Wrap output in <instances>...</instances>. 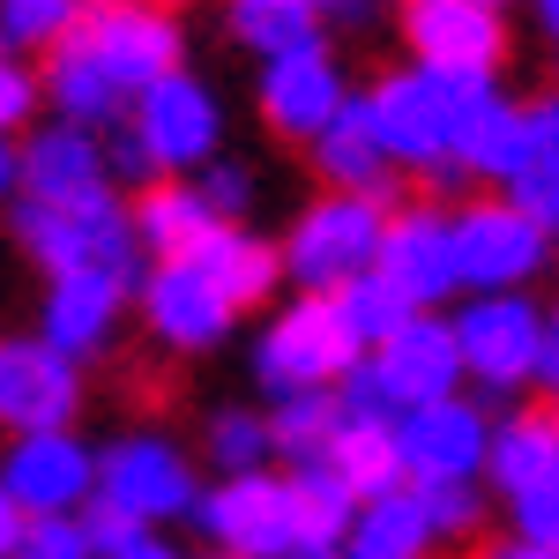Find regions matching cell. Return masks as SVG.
<instances>
[{
	"mask_svg": "<svg viewBox=\"0 0 559 559\" xmlns=\"http://www.w3.org/2000/svg\"><path fill=\"white\" fill-rule=\"evenodd\" d=\"M403 45L418 52V68L492 75L508 52V23H500V8H477V0H403Z\"/></svg>",
	"mask_w": 559,
	"mask_h": 559,
	"instance_id": "cell-8",
	"label": "cell"
},
{
	"mask_svg": "<svg viewBox=\"0 0 559 559\" xmlns=\"http://www.w3.org/2000/svg\"><path fill=\"white\" fill-rule=\"evenodd\" d=\"M381 269L388 284H403L418 306H440L455 284H463V254H455V216L440 210H403L388 216V239H381Z\"/></svg>",
	"mask_w": 559,
	"mask_h": 559,
	"instance_id": "cell-13",
	"label": "cell"
},
{
	"mask_svg": "<svg viewBox=\"0 0 559 559\" xmlns=\"http://www.w3.org/2000/svg\"><path fill=\"white\" fill-rule=\"evenodd\" d=\"M75 522H83V537H90V552H97V559H120V552H134V545L150 537V522L128 515V508H120V500H105V492H97Z\"/></svg>",
	"mask_w": 559,
	"mask_h": 559,
	"instance_id": "cell-35",
	"label": "cell"
},
{
	"mask_svg": "<svg viewBox=\"0 0 559 559\" xmlns=\"http://www.w3.org/2000/svg\"><path fill=\"white\" fill-rule=\"evenodd\" d=\"M60 45L90 52V60L128 90V97H142L150 83L179 75V31H173L165 8H134V0H120V8H90Z\"/></svg>",
	"mask_w": 559,
	"mask_h": 559,
	"instance_id": "cell-4",
	"label": "cell"
},
{
	"mask_svg": "<svg viewBox=\"0 0 559 559\" xmlns=\"http://www.w3.org/2000/svg\"><path fill=\"white\" fill-rule=\"evenodd\" d=\"M216 224H224V216H216L194 187H150L142 210H134V231H142V247L157 261H194L216 239Z\"/></svg>",
	"mask_w": 559,
	"mask_h": 559,
	"instance_id": "cell-22",
	"label": "cell"
},
{
	"mask_svg": "<svg viewBox=\"0 0 559 559\" xmlns=\"http://www.w3.org/2000/svg\"><path fill=\"white\" fill-rule=\"evenodd\" d=\"M515 537H522V545H552V552H559V477L515 500Z\"/></svg>",
	"mask_w": 559,
	"mask_h": 559,
	"instance_id": "cell-38",
	"label": "cell"
},
{
	"mask_svg": "<svg viewBox=\"0 0 559 559\" xmlns=\"http://www.w3.org/2000/svg\"><path fill=\"white\" fill-rule=\"evenodd\" d=\"M537 373L559 388V313H552V329H545V366H537Z\"/></svg>",
	"mask_w": 559,
	"mask_h": 559,
	"instance_id": "cell-42",
	"label": "cell"
},
{
	"mask_svg": "<svg viewBox=\"0 0 559 559\" xmlns=\"http://www.w3.org/2000/svg\"><path fill=\"white\" fill-rule=\"evenodd\" d=\"M522 165H530V112H515L508 97L485 112L463 142V173L471 179H500V187H515Z\"/></svg>",
	"mask_w": 559,
	"mask_h": 559,
	"instance_id": "cell-31",
	"label": "cell"
},
{
	"mask_svg": "<svg viewBox=\"0 0 559 559\" xmlns=\"http://www.w3.org/2000/svg\"><path fill=\"white\" fill-rule=\"evenodd\" d=\"M269 448H276V432L261 426V418H247V411H224V418L210 426V463L224 477H254Z\"/></svg>",
	"mask_w": 559,
	"mask_h": 559,
	"instance_id": "cell-33",
	"label": "cell"
},
{
	"mask_svg": "<svg viewBox=\"0 0 559 559\" xmlns=\"http://www.w3.org/2000/svg\"><path fill=\"white\" fill-rule=\"evenodd\" d=\"M97 8H120V0H97Z\"/></svg>",
	"mask_w": 559,
	"mask_h": 559,
	"instance_id": "cell-48",
	"label": "cell"
},
{
	"mask_svg": "<svg viewBox=\"0 0 559 559\" xmlns=\"http://www.w3.org/2000/svg\"><path fill=\"white\" fill-rule=\"evenodd\" d=\"M224 559H231V552H224Z\"/></svg>",
	"mask_w": 559,
	"mask_h": 559,
	"instance_id": "cell-49",
	"label": "cell"
},
{
	"mask_svg": "<svg viewBox=\"0 0 559 559\" xmlns=\"http://www.w3.org/2000/svg\"><path fill=\"white\" fill-rule=\"evenodd\" d=\"M45 90H52V105L68 112V128H112V112H120V97H128V90L112 83L90 52H75V45H52Z\"/></svg>",
	"mask_w": 559,
	"mask_h": 559,
	"instance_id": "cell-27",
	"label": "cell"
},
{
	"mask_svg": "<svg viewBox=\"0 0 559 559\" xmlns=\"http://www.w3.org/2000/svg\"><path fill=\"white\" fill-rule=\"evenodd\" d=\"M500 559H559V552H552V545H508Z\"/></svg>",
	"mask_w": 559,
	"mask_h": 559,
	"instance_id": "cell-44",
	"label": "cell"
},
{
	"mask_svg": "<svg viewBox=\"0 0 559 559\" xmlns=\"http://www.w3.org/2000/svg\"><path fill=\"white\" fill-rule=\"evenodd\" d=\"M508 202H522L537 224H559V97L530 105V165L508 187Z\"/></svg>",
	"mask_w": 559,
	"mask_h": 559,
	"instance_id": "cell-32",
	"label": "cell"
},
{
	"mask_svg": "<svg viewBox=\"0 0 559 559\" xmlns=\"http://www.w3.org/2000/svg\"><path fill=\"white\" fill-rule=\"evenodd\" d=\"M120 559H179L173 545H157V537H142V545H134V552H120Z\"/></svg>",
	"mask_w": 559,
	"mask_h": 559,
	"instance_id": "cell-43",
	"label": "cell"
},
{
	"mask_svg": "<svg viewBox=\"0 0 559 559\" xmlns=\"http://www.w3.org/2000/svg\"><path fill=\"white\" fill-rule=\"evenodd\" d=\"M477 8H515V0H477Z\"/></svg>",
	"mask_w": 559,
	"mask_h": 559,
	"instance_id": "cell-47",
	"label": "cell"
},
{
	"mask_svg": "<svg viewBox=\"0 0 559 559\" xmlns=\"http://www.w3.org/2000/svg\"><path fill=\"white\" fill-rule=\"evenodd\" d=\"M97 492L105 500H120L128 515L142 522H165V515H194V471H187V455L165 448V440H112L105 455H97Z\"/></svg>",
	"mask_w": 559,
	"mask_h": 559,
	"instance_id": "cell-9",
	"label": "cell"
},
{
	"mask_svg": "<svg viewBox=\"0 0 559 559\" xmlns=\"http://www.w3.org/2000/svg\"><path fill=\"white\" fill-rule=\"evenodd\" d=\"M373 366H381V381L395 388L403 418H411L418 403H448V395H455V373H471V366H463V336H455V321H432V313H418L395 344L373 350Z\"/></svg>",
	"mask_w": 559,
	"mask_h": 559,
	"instance_id": "cell-15",
	"label": "cell"
},
{
	"mask_svg": "<svg viewBox=\"0 0 559 559\" xmlns=\"http://www.w3.org/2000/svg\"><path fill=\"white\" fill-rule=\"evenodd\" d=\"M31 105H38V83H31L23 68H0V120H8V128H23V120H31Z\"/></svg>",
	"mask_w": 559,
	"mask_h": 559,
	"instance_id": "cell-41",
	"label": "cell"
},
{
	"mask_svg": "<svg viewBox=\"0 0 559 559\" xmlns=\"http://www.w3.org/2000/svg\"><path fill=\"white\" fill-rule=\"evenodd\" d=\"M552 411H559V403H552Z\"/></svg>",
	"mask_w": 559,
	"mask_h": 559,
	"instance_id": "cell-50",
	"label": "cell"
},
{
	"mask_svg": "<svg viewBox=\"0 0 559 559\" xmlns=\"http://www.w3.org/2000/svg\"><path fill=\"white\" fill-rule=\"evenodd\" d=\"M105 150L90 142V128H45L23 142V202H83L105 187Z\"/></svg>",
	"mask_w": 559,
	"mask_h": 559,
	"instance_id": "cell-20",
	"label": "cell"
},
{
	"mask_svg": "<svg viewBox=\"0 0 559 559\" xmlns=\"http://www.w3.org/2000/svg\"><path fill=\"white\" fill-rule=\"evenodd\" d=\"M381 239H388V216L381 202H358V194H329L292 224L284 239V269L299 276L306 292H344L350 276H366L381 261Z\"/></svg>",
	"mask_w": 559,
	"mask_h": 559,
	"instance_id": "cell-3",
	"label": "cell"
},
{
	"mask_svg": "<svg viewBox=\"0 0 559 559\" xmlns=\"http://www.w3.org/2000/svg\"><path fill=\"white\" fill-rule=\"evenodd\" d=\"M418 500H426L432 537H463V530H477V485L471 477H426Z\"/></svg>",
	"mask_w": 559,
	"mask_h": 559,
	"instance_id": "cell-36",
	"label": "cell"
},
{
	"mask_svg": "<svg viewBox=\"0 0 559 559\" xmlns=\"http://www.w3.org/2000/svg\"><path fill=\"white\" fill-rule=\"evenodd\" d=\"M75 403H83V373H75V358L68 350L38 344H8L0 350V418L23 432H60L75 418Z\"/></svg>",
	"mask_w": 559,
	"mask_h": 559,
	"instance_id": "cell-10",
	"label": "cell"
},
{
	"mask_svg": "<svg viewBox=\"0 0 559 559\" xmlns=\"http://www.w3.org/2000/svg\"><path fill=\"white\" fill-rule=\"evenodd\" d=\"M269 432H276V448H284L292 463H321V455L336 448V432H344V395H336V388H299V395H276Z\"/></svg>",
	"mask_w": 559,
	"mask_h": 559,
	"instance_id": "cell-28",
	"label": "cell"
},
{
	"mask_svg": "<svg viewBox=\"0 0 559 559\" xmlns=\"http://www.w3.org/2000/svg\"><path fill=\"white\" fill-rule=\"evenodd\" d=\"M15 239L31 247L45 276H83V269H105V276H142V231L134 216L97 187L83 202H15Z\"/></svg>",
	"mask_w": 559,
	"mask_h": 559,
	"instance_id": "cell-1",
	"label": "cell"
},
{
	"mask_svg": "<svg viewBox=\"0 0 559 559\" xmlns=\"http://www.w3.org/2000/svg\"><path fill=\"white\" fill-rule=\"evenodd\" d=\"M395 448H403L411 485H426V477H471L477 463H492L485 411H471L463 395H448V403H418V411L395 426Z\"/></svg>",
	"mask_w": 559,
	"mask_h": 559,
	"instance_id": "cell-12",
	"label": "cell"
},
{
	"mask_svg": "<svg viewBox=\"0 0 559 559\" xmlns=\"http://www.w3.org/2000/svg\"><path fill=\"white\" fill-rule=\"evenodd\" d=\"M15 559H97V552H90L83 522H68V515H31V530H23Z\"/></svg>",
	"mask_w": 559,
	"mask_h": 559,
	"instance_id": "cell-37",
	"label": "cell"
},
{
	"mask_svg": "<svg viewBox=\"0 0 559 559\" xmlns=\"http://www.w3.org/2000/svg\"><path fill=\"white\" fill-rule=\"evenodd\" d=\"M105 165H112L120 179H150V173H165V165H157V150L142 142V128H120V134H112V150H105Z\"/></svg>",
	"mask_w": 559,
	"mask_h": 559,
	"instance_id": "cell-40",
	"label": "cell"
},
{
	"mask_svg": "<svg viewBox=\"0 0 559 559\" xmlns=\"http://www.w3.org/2000/svg\"><path fill=\"white\" fill-rule=\"evenodd\" d=\"M292 559H344V545H299Z\"/></svg>",
	"mask_w": 559,
	"mask_h": 559,
	"instance_id": "cell-45",
	"label": "cell"
},
{
	"mask_svg": "<svg viewBox=\"0 0 559 559\" xmlns=\"http://www.w3.org/2000/svg\"><path fill=\"white\" fill-rule=\"evenodd\" d=\"M15 508L31 515H68V508H90L97 500V455L68 432H31L15 440L8 455V485H0Z\"/></svg>",
	"mask_w": 559,
	"mask_h": 559,
	"instance_id": "cell-11",
	"label": "cell"
},
{
	"mask_svg": "<svg viewBox=\"0 0 559 559\" xmlns=\"http://www.w3.org/2000/svg\"><path fill=\"white\" fill-rule=\"evenodd\" d=\"M292 508H299V545H350L366 500H358L350 477L321 455V463H299V471H292Z\"/></svg>",
	"mask_w": 559,
	"mask_h": 559,
	"instance_id": "cell-25",
	"label": "cell"
},
{
	"mask_svg": "<svg viewBox=\"0 0 559 559\" xmlns=\"http://www.w3.org/2000/svg\"><path fill=\"white\" fill-rule=\"evenodd\" d=\"M344 105L350 97H344V83H336V68H329L321 45H313V52H292V60H269V75H261V112H269L276 134L321 142V134L336 128Z\"/></svg>",
	"mask_w": 559,
	"mask_h": 559,
	"instance_id": "cell-17",
	"label": "cell"
},
{
	"mask_svg": "<svg viewBox=\"0 0 559 559\" xmlns=\"http://www.w3.org/2000/svg\"><path fill=\"white\" fill-rule=\"evenodd\" d=\"M426 545H432L426 500H418V485H403V492L358 508V530H350L344 559H426Z\"/></svg>",
	"mask_w": 559,
	"mask_h": 559,
	"instance_id": "cell-24",
	"label": "cell"
},
{
	"mask_svg": "<svg viewBox=\"0 0 559 559\" xmlns=\"http://www.w3.org/2000/svg\"><path fill=\"white\" fill-rule=\"evenodd\" d=\"M128 299V276H105V269H83V276H52V292H45V344L68 350V358H83L112 336V313Z\"/></svg>",
	"mask_w": 559,
	"mask_h": 559,
	"instance_id": "cell-19",
	"label": "cell"
},
{
	"mask_svg": "<svg viewBox=\"0 0 559 559\" xmlns=\"http://www.w3.org/2000/svg\"><path fill=\"white\" fill-rule=\"evenodd\" d=\"M366 366V344L350 336L344 306L329 292H306L299 306H284L254 344V373L269 395H299V388H344Z\"/></svg>",
	"mask_w": 559,
	"mask_h": 559,
	"instance_id": "cell-2",
	"label": "cell"
},
{
	"mask_svg": "<svg viewBox=\"0 0 559 559\" xmlns=\"http://www.w3.org/2000/svg\"><path fill=\"white\" fill-rule=\"evenodd\" d=\"M194 194H202V202L231 224V216L247 210V194H254V187H247V173H239V165H210V173L194 179Z\"/></svg>",
	"mask_w": 559,
	"mask_h": 559,
	"instance_id": "cell-39",
	"label": "cell"
},
{
	"mask_svg": "<svg viewBox=\"0 0 559 559\" xmlns=\"http://www.w3.org/2000/svg\"><path fill=\"white\" fill-rule=\"evenodd\" d=\"M545 31H552V38H559V0H545Z\"/></svg>",
	"mask_w": 559,
	"mask_h": 559,
	"instance_id": "cell-46",
	"label": "cell"
},
{
	"mask_svg": "<svg viewBox=\"0 0 559 559\" xmlns=\"http://www.w3.org/2000/svg\"><path fill=\"white\" fill-rule=\"evenodd\" d=\"M545 329L537 306H522L515 292H485L477 306H463L455 336H463V366H471L485 388H515L545 366Z\"/></svg>",
	"mask_w": 559,
	"mask_h": 559,
	"instance_id": "cell-7",
	"label": "cell"
},
{
	"mask_svg": "<svg viewBox=\"0 0 559 559\" xmlns=\"http://www.w3.org/2000/svg\"><path fill=\"white\" fill-rule=\"evenodd\" d=\"M313 157H321V179L329 187H344L358 202H395V157H388L381 128H373V97H350L344 112H336V128L313 142Z\"/></svg>",
	"mask_w": 559,
	"mask_h": 559,
	"instance_id": "cell-18",
	"label": "cell"
},
{
	"mask_svg": "<svg viewBox=\"0 0 559 559\" xmlns=\"http://www.w3.org/2000/svg\"><path fill=\"white\" fill-rule=\"evenodd\" d=\"M194 522L210 530L231 559H292L299 552V508L292 477H224L216 492L194 500Z\"/></svg>",
	"mask_w": 559,
	"mask_h": 559,
	"instance_id": "cell-5",
	"label": "cell"
},
{
	"mask_svg": "<svg viewBox=\"0 0 559 559\" xmlns=\"http://www.w3.org/2000/svg\"><path fill=\"white\" fill-rule=\"evenodd\" d=\"M75 23H83L75 0H0V31H8V45H60Z\"/></svg>",
	"mask_w": 559,
	"mask_h": 559,
	"instance_id": "cell-34",
	"label": "cell"
},
{
	"mask_svg": "<svg viewBox=\"0 0 559 559\" xmlns=\"http://www.w3.org/2000/svg\"><path fill=\"white\" fill-rule=\"evenodd\" d=\"M194 269H202L216 292H224V306L239 313V306H261L269 292H276V269H284V261L269 254L254 231H239V224H216V239L202 247V254H194Z\"/></svg>",
	"mask_w": 559,
	"mask_h": 559,
	"instance_id": "cell-23",
	"label": "cell"
},
{
	"mask_svg": "<svg viewBox=\"0 0 559 559\" xmlns=\"http://www.w3.org/2000/svg\"><path fill=\"white\" fill-rule=\"evenodd\" d=\"M492 485L522 500V492H537V485H552L559 477V411H515L508 426L492 432Z\"/></svg>",
	"mask_w": 559,
	"mask_h": 559,
	"instance_id": "cell-21",
	"label": "cell"
},
{
	"mask_svg": "<svg viewBox=\"0 0 559 559\" xmlns=\"http://www.w3.org/2000/svg\"><path fill=\"white\" fill-rule=\"evenodd\" d=\"M231 31H239V45H254L261 60H292V52L321 45L313 0H231Z\"/></svg>",
	"mask_w": 559,
	"mask_h": 559,
	"instance_id": "cell-29",
	"label": "cell"
},
{
	"mask_svg": "<svg viewBox=\"0 0 559 559\" xmlns=\"http://www.w3.org/2000/svg\"><path fill=\"white\" fill-rule=\"evenodd\" d=\"M552 224L522 210V202H471L455 216V254H463V284L477 292H515L545 269Z\"/></svg>",
	"mask_w": 559,
	"mask_h": 559,
	"instance_id": "cell-6",
	"label": "cell"
},
{
	"mask_svg": "<svg viewBox=\"0 0 559 559\" xmlns=\"http://www.w3.org/2000/svg\"><path fill=\"white\" fill-rule=\"evenodd\" d=\"M142 313H150V329L179 350H210L216 336L231 329L224 292H216L194 261H157V269L142 276Z\"/></svg>",
	"mask_w": 559,
	"mask_h": 559,
	"instance_id": "cell-16",
	"label": "cell"
},
{
	"mask_svg": "<svg viewBox=\"0 0 559 559\" xmlns=\"http://www.w3.org/2000/svg\"><path fill=\"white\" fill-rule=\"evenodd\" d=\"M329 463L350 477V492H358V500H388V492H403V485H411V471H403V448H395V426L344 418L336 448H329Z\"/></svg>",
	"mask_w": 559,
	"mask_h": 559,
	"instance_id": "cell-26",
	"label": "cell"
},
{
	"mask_svg": "<svg viewBox=\"0 0 559 559\" xmlns=\"http://www.w3.org/2000/svg\"><path fill=\"white\" fill-rule=\"evenodd\" d=\"M329 299L344 306V321H350V336L366 350H381V344H395L411 321H418V299L403 292V284H388L381 269H366V276H350L344 292H329Z\"/></svg>",
	"mask_w": 559,
	"mask_h": 559,
	"instance_id": "cell-30",
	"label": "cell"
},
{
	"mask_svg": "<svg viewBox=\"0 0 559 559\" xmlns=\"http://www.w3.org/2000/svg\"><path fill=\"white\" fill-rule=\"evenodd\" d=\"M134 128L142 142L157 150V165L179 173V165H202L216 150V97L194 75H165V83H150L134 97Z\"/></svg>",
	"mask_w": 559,
	"mask_h": 559,
	"instance_id": "cell-14",
	"label": "cell"
}]
</instances>
